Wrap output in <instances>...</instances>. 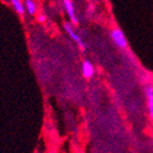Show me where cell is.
Listing matches in <instances>:
<instances>
[{"label":"cell","instance_id":"obj_1","mask_svg":"<svg viewBox=\"0 0 153 153\" xmlns=\"http://www.w3.org/2000/svg\"><path fill=\"white\" fill-rule=\"evenodd\" d=\"M110 38H111L112 42L115 43L117 47L120 49H125L128 47V40L125 38V34L121 29L119 28H112L109 32Z\"/></svg>","mask_w":153,"mask_h":153},{"label":"cell","instance_id":"obj_2","mask_svg":"<svg viewBox=\"0 0 153 153\" xmlns=\"http://www.w3.org/2000/svg\"><path fill=\"white\" fill-rule=\"evenodd\" d=\"M64 29H65V31H66V33L70 36V38L73 40V41L75 42V43L77 44V45L79 46V47H82V49H86L87 48V44H86V42L84 41L82 39V36H79L78 33L75 31V29L72 27L70 24H68V23H64Z\"/></svg>","mask_w":153,"mask_h":153},{"label":"cell","instance_id":"obj_3","mask_svg":"<svg viewBox=\"0 0 153 153\" xmlns=\"http://www.w3.org/2000/svg\"><path fill=\"white\" fill-rule=\"evenodd\" d=\"M145 95L146 102H147V107L149 110L151 120H153V85L147 84L145 87Z\"/></svg>","mask_w":153,"mask_h":153},{"label":"cell","instance_id":"obj_4","mask_svg":"<svg viewBox=\"0 0 153 153\" xmlns=\"http://www.w3.org/2000/svg\"><path fill=\"white\" fill-rule=\"evenodd\" d=\"M63 5H64V9H65L66 14L70 17L71 22L74 25H77L79 21H78V17L76 16V11H75L74 8V3L72 2V0H63Z\"/></svg>","mask_w":153,"mask_h":153},{"label":"cell","instance_id":"obj_5","mask_svg":"<svg viewBox=\"0 0 153 153\" xmlns=\"http://www.w3.org/2000/svg\"><path fill=\"white\" fill-rule=\"evenodd\" d=\"M82 76L85 78L90 79L93 74H94V68L92 65V63L88 60H85L82 64Z\"/></svg>","mask_w":153,"mask_h":153},{"label":"cell","instance_id":"obj_6","mask_svg":"<svg viewBox=\"0 0 153 153\" xmlns=\"http://www.w3.org/2000/svg\"><path fill=\"white\" fill-rule=\"evenodd\" d=\"M10 1L17 14H19V15H24L25 14V7H24V3L22 2V0H10Z\"/></svg>","mask_w":153,"mask_h":153},{"label":"cell","instance_id":"obj_7","mask_svg":"<svg viewBox=\"0 0 153 153\" xmlns=\"http://www.w3.org/2000/svg\"><path fill=\"white\" fill-rule=\"evenodd\" d=\"M25 8L29 15H34L36 13V3L33 0H25Z\"/></svg>","mask_w":153,"mask_h":153},{"label":"cell","instance_id":"obj_8","mask_svg":"<svg viewBox=\"0 0 153 153\" xmlns=\"http://www.w3.org/2000/svg\"><path fill=\"white\" fill-rule=\"evenodd\" d=\"M45 21V16H40V22H44Z\"/></svg>","mask_w":153,"mask_h":153},{"label":"cell","instance_id":"obj_9","mask_svg":"<svg viewBox=\"0 0 153 153\" xmlns=\"http://www.w3.org/2000/svg\"><path fill=\"white\" fill-rule=\"evenodd\" d=\"M92 1H99V0H92Z\"/></svg>","mask_w":153,"mask_h":153}]
</instances>
